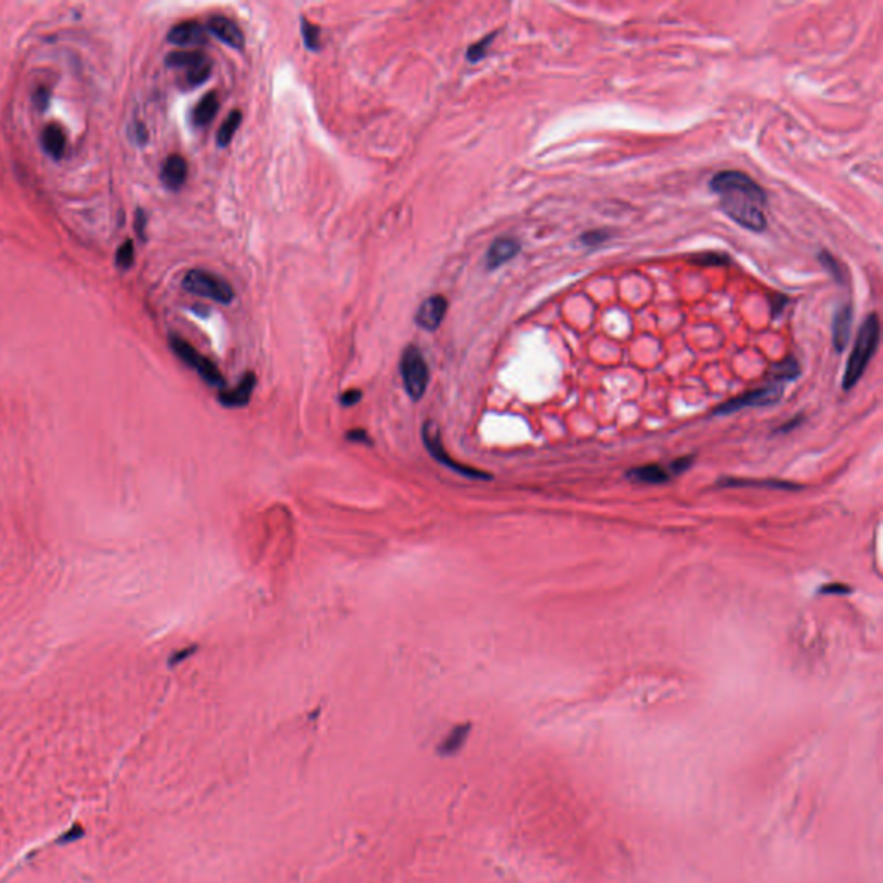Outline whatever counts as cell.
<instances>
[{
	"label": "cell",
	"mask_w": 883,
	"mask_h": 883,
	"mask_svg": "<svg viewBox=\"0 0 883 883\" xmlns=\"http://www.w3.org/2000/svg\"><path fill=\"white\" fill-rule=\"evenodd\" d=\"M709 189L718 197L723 213L738 226L754 233H762L768 228V195L751 176L735 169H725L712 176Z\"/></svg>",
	"instance_id": "obj_1"
},
{
	"label": "cell",
	"mask_w": 883,
	"mask_h": 883,
	"mask_svg": "<svg viewBox=\"0 0 883 883\" xmlns=\"http://www.w3.org/2000/svg\"><path fill=\"white\" fill-rule=\"evenodd\" d=\"M878 344H880V320H878V314L871 313L868 314L866 320L861 324L859 331L856 335L853 352H850L849 359H847L846 373H843L842 378L843 390L849 392L850 388L856 387L857 381L861 380L868 365H870L871 358L877 352Z\"/></svg>",
	"instance_id": "obj_2"
},
{
	"label": "cell",
	"mask_w": 883,
	"mask_h": 883,
	"mask_svg": "<svg viewBox=\"0 0 883 883\" xmlns=\"http://www.w3.org/2000/svg\"><path fill=\"white\" fill-rule=\"evenodd\" d=\"M401 376L405 392L412 401H419L425 395L430 383V369L421 351L414 345L404 349L401 358Z\"/></svg>",
	"instance_id": "obj_3"
},
{
	"label": "cell",
	"mask_w": 883,
	"mask_h": 883,
	"mask_svg": "<svg viewBox=\"0 0 883 883\" xmlns=\"http://www.w3.org/2000/svg\"><path fill=\"white\" fill-rule=\"evenodd\" d=\"M421 440L425 448L428 451V454L435 459L437 462H440L442 466L448 468L451 471L457 473V475L464 476V478H471V480H490L492 476L485 471H480V469L471 468V466H464L461 462H457L455 459H452L448 455V452L445 451L444 447V442H442V435H440V430L439 426L435 425L433 421H425L421 428Z\"/></svg>",
	"instance_id": "obj_4"
},
{
	"label": "cell",
	"mask_w": 883,
	"mask_h": 883,
	"mask_svg": "<svg viewBox=\"0 0 883 883\" xmlns=\"http://www.w3.org/2000/svg\"><path fill=\"white\" fill-rule=\"evenodd\" d=\"M183 288L190 294L216 300V302L225 304V306L231 304L233 297H235L228 281L206 270H190L183 278Z\"/></svg>",
	"instance_id": "obj_5"
},
{
	"label": "cell",
	"mask_w": 883,
	"mask_h": 883,
	"mask_svg": "<svg viewBox=\"0 0 883 883\" xmlns=\"http://www.w3.org/2000/svg\"><path fill=\"white\" fill-rule=\"evenodd\" d=\"M782 397H783V385L775 383V381H769V383L764 385V387L754 388V390H749L745 392V394L738 395V397H733L730 399V401L723 402V404H719L718 408L715 409L712 414L728 416V414H735V412L747 408H766V405H773L776 404V402H780V399Z\"/></svg>",
	"instance_id": "obj_6"
},
{
	"label": "cell",
	"mask_w": 883,
	"mask_h": 883,
	"mask_svg": "<svg viewBox=\"0 0 883 883\" xmlns=\"http://www.w3.org/2000/svg\"><path fill=\"white\" fill-rule=\"evenodd\" d=\"M169 345H171V349L175 351V354L178 356L185 365H189L190 368L195 369L197 373H199V376L202 378L207 385L222 390V387H225V378H222L221 371L218 369V366L214 365L213 361L204 358L202 354H199V352H197L195 349L189 344V342L182 340L180 337H175V335L169 337Z\"/></svg>",
	"instance_id": "obj_7"
},
{
	"label": "cell",
	"mask_w": 883,
	"mask_h": 883,
	"mask_svg": "<svg viewBox=\"0 0 883 883\" xmlns=\"http://www.w3.org/2000/svg\"><path fill=\"white\" fill-rule=\"evenodd\" d=\"M448 302L444 295H432L416 311V324L426 331H435L444 321Z\"/></svg>",
	"instance_id": "obj_8"
},
{
	"label": "cell",
	"mask_w": 883,
	"mask_h": 883,
	"mask_svg": "<svg viewBox=\"0 0 883 883\" xmlns=\"http://www.w3.org/2000/svg\"><path fill=\"white\" fill-rule=\"evenodd\" d=\"M257 383V378L254 373H245L243 374L242 380L238 381V385L233 388H222L220 390V395H218V401H220L221 405L228 409H240V408H245L247 404L250 402L254 394V388H256Z\"/></svg>",
	"instance_id": "obj_9"
},
{
	"label": "cell",
	"mask_w": 883,
	"mask_h": 883,
	"mask_svg": "<svg viewBox=\"0 0 883 883\" xmlns=\"http://www.w3.org/2000/svg\"><path fill=\"white\" fill-rule=\"evenodd\" d=\"M521 252V243L513 236H499L490 243L489 250L485 256L487 270L493 271L497 268L504 266L506 263L513 261L518 254Z\"/></svg>",
	"instance_id": "obj_10"
},
{
	"label": "cell",
	"mask_w": 883,
	"mask_h": 883,
	"mask_svg": "<svg viewBox=\"0 0 883 883\" xmlns=\"http://www.w3.org/2000/svg\"><path fill=\"white\" fill-rule=\"evenodd\" d=\"M207 30H209L214 37L220 38L222 44L235 49V51H242L243 45H245V37H243V33L240 31V28L236 26L231 19H228V17L213 16L209 21H207Z\"/></svg>",
	"instance_id": "obj_11"
},
{
	"label": "cell",
	"mask_w": 883,
	"mask_h": 883,
	"mask_svg": "<svg viewBox=\"0 0 883 883\" xmlns=\"http://www.w3.org/2000/svg\"><path fill=\"white\" fill-rule=\"evenodd\" d=\"M169 44L189 47V45H204L207 42L206 28L197 21H183L175 24L168 33Z\"/></svg>",
	"instance_id": "obj_12"
},
{
	"label": "cell",
	"mask_w": 883,
	"mask_h": 883,
	"mask_svg": "<svg viewBox=\"0 0 883 883\" xmlns=\"http://www.w3.org/2000/svg\"><path fill=\"white\" fill-rule=\"evenodd\" d=\"M854 323V309L850 304L840 306L833 316L832 324V342L837 352H842L849 344L850 333H853Z\"/></svg>",
	"instance_id": "obj_13"
},
{
	"label": "cell",
	"mask_w": 883,
	"mask_h": 883,
	"mask_svg": "<svg viewBox=\"0 0 883 883\" xmlns=\"http://www.w3.org/2000/svg\"><path fill=\"white\" fill-rule=\"evenodd\" d=\"M189 168L186 161L180 154H171L166 157L161 169V180L169 190H180L186 182Z\"/></svg>",
	"instance_id": "obj_14"
},
{
	"label": "cell",
	"mask_w": 883,
	"mask_h": 883,
	"mask_svg": "<svg viewBox=\"0 0 883 883\" xmlns=\"http://www.w3.org/2000/svg\"><path fill=\"white\" fill-rule=\"evenodd\" d=\"M66 132L59 125H47L42 132V147L52 159H61L66 152Z\"/></svg>",
	"instance_id": "obj_15"
},
{
	"label": "cell",
	"mask_w": 883,
	"mask_h": 883,
	"mask_svg": "<svg viewBox=\"0 0 883 883\" xmlns=\"http://www.w3.org/2000/svg\"><path fill=\"white\" fill-rule=\"evenodd\" d=\"M670 468H663L661 464H645L638 466L628 471V478L638 483H649V485H659L666 483L671 478Z\"/></svg>",
	"instance_id": "obj_16"
},
{
	"label": "cell",
	"mask_w": 883,
	"mask_h": 883,
	"mask_svg": "<svg viewBox=\"0 0 883 883\" xmlns=\"http://www.w3.org/2000/svg\"><path fill=\"white\" fill-rule=\"evenodd\" d=\"M718 487L723 489H732V487H766L769 490H799L801 487L792 482H783V480H744V478H723L718 482Z\"/></svg>",
	"instance_id": "obj_17"
},
{
	"label": "cell",
	"mask_w": 883,
	"mask_h": 883,
	"mask_svg": "<svg viewBox=\"0 0 883 883\" xmlns=\"http://www.w3.org/2000/svg\"><path fill=\"white\" fill-rule=\"evenodd\" d=\"M218 111H220V98H218L216 91H211V94L204 95L202 100L193 109V123L197 126H207L216 118Z\"/></svg>",
	"instance_id": "obj_18"
},
{
	"label": "cell",
	"mask_w": 883,
	"mask_h": 883,
	"mask_svg": "<svg viewBox=\"0 0 883 883\" xmlns=\"http://www.w3.org/2000/svg\"><path fill=\"white\" fill-rule=\"evenodd\" d=\"M469 735V725H457L448 735L440 742L439 754L440 755H454L457 754L466 744V738Z\"/></svg>",
	"instance_id": "obj_19"
},
{
	"label": "cell",
	"mask_w": 883,
	"mask_h": 883,
	"mask_svg": "<svg viewBox=\"0 0 883 883\" xmlns=\"http://www.w3.org/2000/svg\"><path fill=\"white\" fill-rule=\"evenodd\" d=\"M204 61H207V58L199 51H176L168 54V58H166V64L169 68L192 69L195 66L202 64Z\"/></svg>",
	"instance_id": "obj_20"
},
{
	"label": "cell",
	"mask_w": 883,
	"mask_h": 883,
	"mask_svg": "<svg viewBox=\"0 0 883 883\" xmlns=\"http://www.w3.org/2000/svg\"><path fill=\"white\" fill-rule=\"evenodd\" d=\"M799 374H801V366L794 358H787L783 359V361L775 362V365L771 366V371H769V378H771V381H775V383H782V385L785 383V381L796 380V378H799Z\"/></svg>",
	"instance_id": "obj_21"
},
{
	"label": "cell",
	"mask_w": 883,
	"mask_h": 883,
	"mask_svg": "<svg viewBox=\"0 0 883 883\" xmlns=\"http://www.w3.org/2000/svg\"><path fill=\"white\" fill-rule=\"evenodd\" d=\"M242 125V112L240 111H231L228 114V118L222 121V125L218 130V135H216V142L220 147H228L231 143L233 135L236 133L238 126Z\"/></svg>",
	"instance_id": "obj_22"
},
{
	"label": "cell",
	"mask_w": 883,
	"mask_h": 883,
	"mask_svg": "<svg viewBox=\"0 0 883 883\" xmlns=\"http://www.w3.org/2000/svg\"><path fill=\"white\" fill-rule=\"evenodd\" d=\"M300 31H302V38H304V44L309 51L317 52L321 49V30L320 26H316L314 23L307 21L306 17L300 19Z\"/></svg>",
	"instance_id": "obj_23"
},
{
	"label": "cell",
	"mask_w": 883,
	"mask_h": 883,
	"mask_svg": "<svg viewBox=\"0 0 883 883\" xmlns=\"http://www.w3.org/2000/svg\"><path fill=\"white\" fill-rule=\"evenodd\" d=\"M496 37H497V31H493V33L487 35L485 38H482V40L476 42V44L469 45L468 51H466V59H468L469 62H480L482 59H485L487 52H489L490 45H492L493 38Z\"/></svg>",
	"instance_id": "obj_24"
},
{
	"label": "cell",
	"mask_w": 883,
	"mask_h": 883,
	"mask_svg": "<svg viewBox=\"0 0 883 883\" xmlns=\"http://www.w3.org/2000/svg\"><path fill=\"white\" fill-rule=\"evenodd\" d=\"M818 261L823 268L826 270V273L833 278L835 281L842 283L843 277H842V266H840L839 261L828 252V250H819L818 252Z\"/></svg>",
	"instance_id": "obj_25"
},
{
	"label": "cell",
	"mask_w": 883,
	"mask_h": 883,
	"mask_svg": "<svg viewBox=\"0 0 883 883\" xmlns=\"http://www.w3.org/2000/svg\"><path fill=\"white\" fill-rule=\"evenodd\" d=\"M211 74H213V62L207 59V61H204L202 64L195 66V68L186 71V81H189L192 87H199V85H202L204 81L209 80Z\"/></svg>",
	"instance_id": "obj_26"
},
{
	"label": "cell",
	"mask_w": 883,
	"mask_h": 883,
	"mask_svg": "<svg viewBox=\"0 0 883 883\" xmlns=\"http://www.w3.org/2000/svg\"><path fill=\"white\" fill-rule=\"evenodd\" d=\"M609 238H611V233L607 231V229L595 228V229H588V231H585L584 235L580 236V242L584 243L585 247H588V249H597V247L606 243Z\"/></svg>",
	"instance_id": "obj_27"
},
{
	"label": "cell",
	"mask_w": 883,
	"mask_h": 883,
	"mask_svg": "<svg viewBox=\"0 0 883 883\" xmlns=\"http://www.w3.org/2000/svg\"><path fill=\"white\" fill-rule=\"evenodd\" d=\"M133 261H135V249H133V242L132 240H126L119 245L118 252H116V264H118L121 270H128L132 268Z\"/></svg>",
	"instance_id": "obj_28"
},
{
	"label": "cell",
	"mask_w": 883,
	"mask_h": 883,
	"mask_svg": "<svg viewBox=\"0 0 883 883\" xmlns=\"http://www.w3.org/2000/svg\"><path fill=\"white\" fill-rule=\"evenodd\" d=\"M692 263L701 264V266H725V264L730 263V259L728 256H725V254L704 252L692 257Z\"/></svg>",
	"instance_id": "obj_29"
},
{
	"label": "cell",
	"mask_w": 883,
	"mask_h": 883,
	"mask_svg": "<svg viewBox=\"0 0 883 883\" xmlns=\"http://www.w3.org/2000/svg\"><path fill=\"white\" fill-rule=\"evenodd\" d=\"M692 461H694V455H685V457L674 459V461L671 462V464L667 466V468H670L671 475L676 476V475H680V473L687 471V469L692 466Z\"/></svg>",
	"instance_id": "obj_30"
},
{
	"label": "cell",
	"mask_w": 883,
	"mask_h": 883,
	"mask_svg": "<svg viewBox=\"0 0 883 883\" xmlns=\"http://www.w3.org/2000/svg\"><path fill=\"white\" fill-rule=\"evenodd\" d=\"M361 399H362V392L358 390V388H354V390H347L342 394L340 404L344 405V408H352V405L359 404Z\"/></svg>",
	"instance_id": "obj_31"
},
{
	"label": "cell",
	"mask_w": 883,
	"mask_h": 883,
	"mask_svg": "<svg viewBox=\"0 0 883 883\" xmlns=\"http://www.w3.org/2000/svg\"><path fill=\"white\" fill-rule=\"evenodd\" d=\"M787 300H789V299H787V297L782 295V294H775V295L771 297V314H773V316H780V314H782V311L785 309V306H787Z\"/></svg>",
	"instance_id": "obj_32"
},
{
	"label": "cell",
	"mask_w": 883,
	"mask_h": 883,
	"mask_svg": "<svg viewBox=\"0 0 883 883\" xmlns=\"http://www.w3.org/2000/svg\"><path fill=\"white\" fill-rule=\"evenodd\" d=\"M850 592H853V590L847 587V585H842V584L823 585V587L819 588V593H837V595H846V593H850Z\"/></svg>",
	"instance_id": "obj_33"
},
{
	"label": "cell",
	"mask_w": 883,
	"mask_h": 883,
	"mask_svg": "<svg viewBox=\"0 0 883 883\" xmlns=\"http://www.w3.org/2000/svg\"><path fill=\"white\" fill-rule=\"evenodd\" d=\"M347 440L358 442V444H371L366 430H351V432H347Z\"/></svg>",
	"instance_id": "obj_34"
},
{
	"label": "cell",
	"mask_w": 883,
	"mask_h": 883,
	"mask_svg": "<svg viewBox=\"0 0 883 883\" xmlns=\"http://www.w3.org/2000/svg\"><path fill=\"white\" fill-rule=\"evenodd\" d=\"M146 225H147L146 213H143L142 209H139V211H137V214H135V228H137V231H139V235L142 236V238L146 236Z\"/></svg>",
	"instance_id": "obj_35"
},
{
	"label": "cell",
	"mask_w": 883,
	"mask_h": 883,
	"mask_svg": "<svg viewBox=\"0 0 883 883\" xmlns=\"http://www.w3.org/2000/svg\"><path fill=\"white\" fill-rule=\"evenodd\" d=\"M801 423H803V416H797V418L790 419L789 423H785V425H783V426H780V428L776 430V432H780V433H787V432H790V430H792V428H797V426H799Z\"/></svg>",
	"instance_id": "obj_36"
}]
</instances>
